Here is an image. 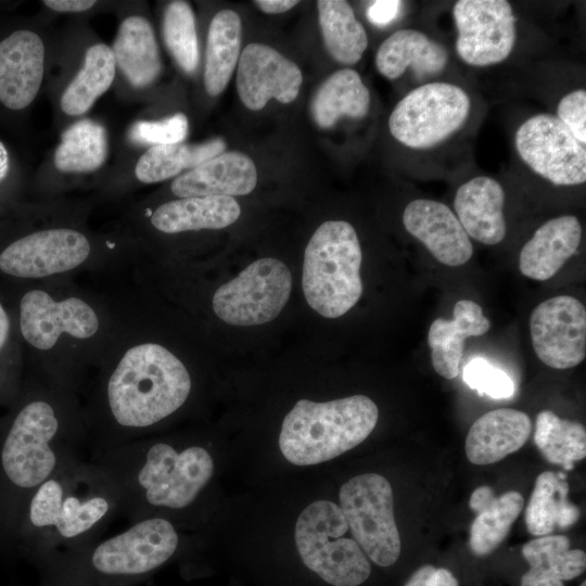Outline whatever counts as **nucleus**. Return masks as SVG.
Listing matches in <instances>:
<instances>
[{"instance_id": "1", "label": "nucleus", "mask_w": 586, "mask_h": 586, "mask_svg": "<svg viewBox=\"0 0 586 586\" xmlns=\"http://www.w3.org/2000/svg\"><path fill=\"white\" fill-rule=\"evenodd\" d=\"M0 420V546H11L18 514L31 493L69 460L84 456L86 432L51 393L17 397Z\"/></svg>"}, {"instance_id": "2", "label": "nucleus", "mask_w": 586, "mask_h": 586, "mask_svg": "<svg viewBox=\"0 0 586 586\" xmlns=\"http://www.w3.org/2000/svg\"><path fill=\"white\" fill-rule=\"evenodd\" d=\"M192 390L183 362L166 347L127 349L99 391L97 412L84 424L90 455L142 438L177 412Z\"/></svg>"}, {"instance_id": "3", "label": "nucleus", "mask_w": 586, "mask_h": 586, "mask_svg": "<svg viewBox=\"0 0 586 586\" xmlns=\"http://www.w3.org/2000/svg\"><path fill=\"white\" fill-rule=\"evenodd\" d=\"M119 515V495L107 471L85 456L63 464L25 501L11 546L51 557L102 536Z\"/></svg>"}, {"instance_id": "4", "label": "nucleus", "mask_w": 586, "mask_h": 586, "mask_svg": "<svg viewBox=\"0 0 586 586\" xmlns=\"http://www.w3.org/2000/svg\"><path fill=\"white\" fill-rule=\"evenodd\" d=\"M113 479L129 523L189 510L207 488L215 461L207 447L136 440L89 456Z\"/></svg>"}, {"instance_id": "5", "label": "nucleus", "mask_w": 586, "mask_h": 586, "mask_svg": "<svg viewBox=\"0 0 586 586\" xmlns=\"http://www.w3.org/2000/svg\"><path fill=\"white\" fill-rule=\"evenodd\" d=\"M378 418L375 403L365 395L323 403L300 399L283 419L279 447L293 464H318L362 443Z\"/></svg>"}, {"instance_id": "6", "label": "nucleus", "mask_w": 586, "mask_h": 586, "mask_svg": "<svg viewBox=\"0 0 586 586\" xmlns=\"http://www.w3.org/2000/svg\"><path fill=\"white\" fill-rule=\"evenodd\" d=\"M362 253L354 227L328 220L305 249L302 286L308 305L326 318L346 314L362 294Z\"/></svg>"}, {"instance_id": "7", "label": "nucleus", "mask_w": 586, "mask_h": 586, "mask_svg": "<svg viewBox=\"0 0 586 586\" xmlns=\"http://www.w3.org/2000/svg\"><path fill=\"white\" fill-rule=\"evenodd\" d=\"M101 538V537H100ZM55 553L88 574L105 579H128L144 575L166 563L180 546V534L165 518H146L105 539Z\"/></svg>"}, {"instance_id": "8", "label": "nucleus", "mask_w": 586, "mask_h": 586, "mask_svg": "<svg viewBox=\"0 0 586 586\" xmlns=\"http://www.w3.org/2000/svg\"><path fill=\"white\" fill-rule=\"evenodd\" d=\"M340 507L316 500L298 515L294 540L303 563L332 586H359L371 573L368 557L353 539Z\"/></svg>"}, {"instance_id": "9", "label": "nucleus", "mask_w": 586, "mask_h": 586, "mask_svg": "<svg viewBox=\"0 0 586 586\" xmlns=\"http://www.w3.org/2000/svg\"><path fill=\"white\" fill-rule=\"evenodd\" d=\"M339 500L353 539L368 559L380 566L394 564L402 543L390 482L377 473L356 475L342 485Z\"/></svg>"}, {"instance_id": "10", "label": "nucleus", "mask_w": 586, "mask_h": 586, "mask_svg": "<svg viewBox=\"0 0 586 586\" xmlns=\"http://www.w3.org/2000/svg\"><path fill=\"white\" fill-rule=\"evenodd\" d=\"M471 109L468 93L449 82L424 84L406 94L388 118L392 136L411 149H430L466 123Z\"/></svg>"}, {"instance_id": "11", "label": "nucleus", "mask_w": 586, "mask_h": 586, "mask_svg": "<svg viewBox=\"0 0 586 586\" xmlns=\"http://www.w3.org/2000/svg\"><path fill=\"white\" fill-rule=\"evenodd\" d=\"M291 290L292 276L286 265L279 259L264 257L216 290L213 309L229 324H263L278 317Z\"/></svg>"}, {"instance_id": "12", "label": "nucleus", "mask_w": 586, "mask_h": 586, "mask_svg": "<svg viewBox=\"0 0 586 586\" xmlns=\"http://www.w3.org/2000/svg\"><path fill=\"white\" fill-rule=\"evenodd\" d=\"M515 149L537 175L557 186L586 180V149L555 115L537 114L517 130Z\"/></svg>"}, {"instance_id": "13", "label": "nucleus", "mask_w": 586, "mask_h": 586, "mask_svg": "<svg viewBox=\"0 0 586 586\" xmlns=\"http://www.w3.org/2000/svg\"><path fill=\"white\" fill-rule=\"evenodd\" d=\"M456 51L467 64L484 67L505 61L515 42V18L506 0H460L453 8Z\"/></svg>"}, {"instance_id": "14", "label": "nucleus", "mask_w": 586, "mask_h": 586, "mask_svg": "<svg viewBox=\"0 0 586 586\" xmlns=\"http://www.w3.org/2000/svg\"><path fill=\"white\" fill-rule=\"evenodd\" d=\"M530 332L537 357L553 369H569L586 357V309L570 295L538 304L530 317Z\"/></svg>"}, {"instance_id": "15", "label": "nucleus", "mask_w": 586, "mask_h": 586, "mask_svg": "<svg viewBox=\"0 0 586 586\" xmlns=\"http://www.w3.org/2000/svg\"><path fill=\"white\" fill-rule=\"evenodd\" d=\"M90 254L80 232L60 228L37 231L12 242L0 253V270L16 278H41L72 270Z\"/></svg>"}, {"instance_id": "16", "label": "nucleus", "mask_w": 586, "mask_h": 586, "mask_svg": "<svg viewBox=\"0 0 586 586\" xmlns=\"http://www.w3.org/2000/svg\"><path fill=\"white\" fill-rule=\"evenodd\" d=\"M93 308L78 297L54 301L42 290H31L20 302V329L25 341L40 351L52 348L61 334L89 339L99 330Z\"/></svg>"}, {"instance_id": "17", "label": "nucleus", "mask_w": 586, "mask_h": 586, "mask_svg": "<svg viewBox=\"0 0 586 586\" xmlns=\"http://www.w3.org/2000/svg\"><path fill=\"white\" fill-rule=\"evenodd\" d=\"M303 81L300 67L273 48L247 44L239 58L237 90L250 110H262L270 99L291 103Z\"/></svg>"}, {"instance_id": "18", "label": "nucleus", "mask_w": 586, "mask_h": 586, "mask_svg": "<svg viewBox=\"0 0 586 586\" xmlns=\"http://www.w3.org/2000/svg\"><path fill=\"white\" fill-rule=\"evenodd\" d=\"M406 230L447 266H461L472 256L473 246L456 214L437 201L417 199L405 207Z\"/></svg>"}, {"instance_id": "19", "label": "nucleus", "mask_w": 586, "mask_h": 586, "mask_svg": "<svg viewBox=\"0 0 586 586\" xmlns=\"http://www.w3.org/2000/svg\"><path fill=\"white\" fill-rule=\"evenodd\" d=\"M44 46L31 30H16L0 42V101L21 110L29 105L40 88Z\"/></svg>"}, {"instance_id": "20", "label": "nucleus", "mask_w": 586, "mask_h": 586, "mask_svg": "<svg viewBox=\"0 0 586 586\" xmlns=\"http://www.w3.org/2000/svg\"><path fill=\"white\" fill-rule=\"evenodd\" d=\"M256 183V166L247 155L224 152L177 177L171 192L180 198L245 195Z\"/></svg>"}, {"instance_id": "21", "label": "nucleus", "mask_w": 586, "mask_h": 586, "mask_svg": "<svg viewBox=\"0 0 586 586\" xmlns=\"http://www.w3.org/2000/svg\"><path fill=\"white\" fill-rule=\"evenodd\" d=\"M504 206L505 191L488 176L462 183L454 199L456 216L467 234L487 245H495L506 237Z\"/></svg>"}, {"instance_id": "22", "label": "nucleus", "mask_w": 586, "mask_h": 586, "mask_svg": "<svg viewBox=\"0 0 586 586\" xmlns=\"http://www.w3.org/2000/svg\"><path fill=\"white\" fill-rule=\"evenodd\" d=\"M532 432L530 417L512 408H499L481 416L466 438V455L473 464L497 462L519 450Z\"/></svg>"}, {"instance_id": "23", "label": "nucleus", "mask_w": 586, "mask_h": 586, "mask_svg": "<svg viewBox=\"0 0 586 586\" xmlns=\"http://www.w3.org/2000/svg\"><path fill=\"white\" fill-rule=\"evenodd\" d=\"M581 240L582 226L575 216L547 220L521 249L520 271L533 280L550 279L573 256Z\"/></svg>"}, {"instance_id": "24", "label": "nucleus", "mask_w": 586, "mask_h": 586, "mask_svg": "<svg viewBox=\"0 0 586 586\" xmlns=\"http://www.w3.org/2000/svg\"><path fill=\"white\" fill-rule=\"evenodd\" d=\"M489 328V320L477 303L471 300L458 301L451 320L437 318L429 329L428 344L434 370L445 379H455L459 373L466 339L481 336Z\"/></svg>"}, {"instance_id": "25", "label": "nucleus", "mask_w": 586, "mask_h": 586, "mask_svg": "<svg viewBox=\"0 0 586 586\" xmlns=\"http://www.w3.org/2000/svg\"><path fill=\"white\" fill-rule=\"evenodd\" d=\"M448 61L446 49L416 29L393 33L379 47L375 66L387 79H397L408 67L420 78L440 74Z\"/></svg>"}, {"instance_id": "26", "label": "nucleus", "mask_w": 586, "mask_h": 586, "mask_svg": "<svg viewBox=\"0 0 586 586\" xmlns=\"http://www.w3.org/2000/svg\"><path fill=\"white\" fill-rule=\"evenodd\" d=\"M469 507L476 513L470 527L469 547L475 556L484 557L507 537L523 510L524 499L515 491L496 497L489 486L482 485L471 494Z\"/></svg>"}, {"instance_id": "27", "label": "nucleus", "mask_w": 586, "mask_h": 586, "mask_svg": "<svg viewBox=\"0 0 586 586\" xmlns=\"http://www.w3.org/2000/svg\"><path fill=\"white\" fill-rule=\"evenodd\" d=\"M241 208L232 196L181 198L162 204L151 215L152 225L165 233L221 229L233 224Z\"/></svg>"}, {"instance_id": "28", "label": "nucleus", "mask_w": 586, "mask_h": 586, "mask_svg": "<svg viewBox=\"0 0 586 586\" xmlns=\"http://www.w3.org/2000/svg\"><path fill=\"white\" fill-rule=\"evenodd\" d=\"M563 535H546L531 539L522 547L530 569L520 586H564V581L579 576L586 568V555L571 549Z\"/></svg>"}, {"instance_id": "29", "label": "nucleus", "mask_w": 586, "mask_h": 586, "mask_svg": "<svg viewBox=\"0 0 586 586\" xmlns=\"http://www.w3.org/2000/svg\"><path fill=\"white\" fill-rule=\"evenodd\" d=\"M115 63L137 88L151 85L160 75L162 63L153 28L139 15L125 18L111 48Z\"/></svg>"}, {"instance_id": "30", "label": "nucleus", "mask_w": 586, "mask_h": 586, "mask_svg": "<svg viewBox=\"0 0 586 586\" xmlns=\"http://www.w3.org/2000/svg\"><path fill=\"white\" fill-rule=\"evenodd\" d=\"M370 106V92L359 74L342 68L329 76L313 97L310 113L320 128L332 127L341 117L362 118Z\"/></svg>"}, {"instance_id": "31", "label": "nucleus", "mask_w": 586, "mask_h": 586, "mask_svg": "<svg viewBox=\"0 0 586 586\" xmlns=\"http://www.w3.org/2000/svg\"><path fill=\"white\" fill-rule=\"evenodd\" d=\"M565 477L563 472L552 471L537 475L525 510V524L532 535H549L556 528L572 526L579 519V509L568 500Z\"/></svg>"}, {"instance_id": "32", "label": "nucleus", "mask_w": 586, "mask_h": 586, "mask_svg": "<svg viewBox=\"0 0 586 586\" xmlns=\"http://www.w3.org/2000/svg\"><path fill=\"white\" fill-rule=\"evenodd\" d=\"M241 18L232 10L219 11L208 28L204 86L209 95H218L227 87L240 58Z\"/></svg>"}, {"instance_id": "33", "label": "nucleus", "mask_w": 586, "mask_h": 586, "mask_svg": "<svg viewBox=\"0 0 586 586\" xmlns=\"http://www.w3.org/2000/svg\"><path fill=\"white\" fill-rule=\"evenodd\" d=\"M317 7L329 54L339 63L356 64L368 47V37L352 7L343 0H320Z\"/></svg>"}, {"instance_id": "34", "label": "nucleus", "mask_w": 586, "mask_h": 586, "mask_svg": "<svg viewBox=\"0 0 586 586\" xmlns=\"http://www.w3.org/2000/svg\"><path fill=\"white\" fill-rule=\"evenodd\" d=\"M226 143L215 138L200 144L175 143L151 146L137 162L135 173L144 183H154L177 176L183 169L224 153Z\"/></svg>"}, {"instance_id": "35", "label": "nucleus", "mask_w": 586, "mask_h": 586, "mask_svg": "<svg viewBox=\"0 0 586 586\" xmlns=\"http://www.w3.org/2000/svg\"><path fill=\"white\" fill-rule=\"evenodd\" d=\"M116 63L112 49L104 43L88 48L85 62L76 77L64 90L61 107L67 115H81L113 82Z\"/></svg>"}, {"instance_id": "36", "label": "nucleus", "mask_w": 586, "mask_h": 586, "mask_svg": "<svg viewBox=\"0 0 586 586\" xmlns=\"http://www.w3.org/2000/svg\"><path fill=\"white\" fill-rule=\"evenodd\" d=\"M109 151L105 128L91 119L69 126L54 153V165L63 173H90L103 165Z\"/></svg>"}, {"instance_id": "37", "label": "nucleus", "mask_w": 586, "mask_h": 586, "mask_svg": "<svg viewBox=\"0 0 586 586\" xmlns=\"http://www.w3.org/2000/svg\"><path fill=\"white\" fill-rule=\"evenodd\" d=\"M534 442L547 461L566 470L586 457L585 426L561 419L550 410L537 415Z\"/></svg>"}, {"instance_id": "38", "label": "nucleus", "mask_w": 586, "mask_h": 586, "mask_svg": "<svg viewBox=\"0 0 586 586\" xmlns=\"http://www.w3.org/2000/svg\"><path fill=\"white\" fill-rule=\"evenodd\" d=\"M163 37L171 56L180 68L191 74L199 64L195 18L186 1H171L163 17Z\"/></svg>"}, {"instance_id": "39", "label": "nucleus", "mask_w": 586, "mask_h": 586, "mask_svg": "<svg viewBox=\"0 0 586 586\" xmlns=\"http://www.w3.org/2000/svg\"><path fill=\"white\" fill-rule=\"evenodd\" d=\"M188 118L182 113L161 120H139L135 123L128 137L132 142L145 145H166L180 143L188 133Z\"/></svg>"}, {"instance_id": "40", "label": "nucleus", "mask_w": 586, "mask_h": 586, "mask_svg": "<svg viewBox=\"0 0 586 586\" xmlns=\"http://www.w3.org/2000/svg\"><path fill=\"white\" fill-rule=\"evenodd\" d=\"M464 382L480 395L495 399L509 398L514 393L511 378L483 358L469 361L462 373Z\"/></svg>"}, {"instance_id": "41", "label": "nucleus", "mask_w": 586, "mask_h": 586, "mask_svg": "<svg viewBox=\"0 0 586 586\" xmlns=\"http://www.w3.org/2000/svg\"><path fill=\"white\" fill-rule=\"evenodd\" d=\"M557 117L583 144L586 143V91L576 89L566 93L559 102Z\"/></svg>"}, {"instance_id": "42", "label": "nucleus", "mask_w": 586, "mask_h": 586, "mask_svg": "<svg viewBox=\"0 0 586 586\" xmlns=\"http://www.w3.org/2000/svg\"><path fill=\"white\" fill-rule=\"evenodd\" d=\"M404 586H459V583L449 570L426 564L419 568Z\"/></svg>"}, {"instance_id": "43", "label": "nucleus", "mask_w": 586, "mask_h": 586, "mask_svg": "<svg viewBox=\"0 0 586 586\" xmlns=\"http://www.w3.org/2000/svg\"><path fill=\"white\" fill-rule=\"evenodd\" d=\"M403 2L398 0H377L367 9V18L378 27L391 24L399 14Z\"/></svg>"}, {"instance_id": "44", "label": "nucleus", "mask_w": 586, "mask_h": 586, "mask_svg": "<svg viewBox=\"0 0 586 586\" xmlns=\"http://www.w3.org/2000/svg\"><path fill=\"white\" fill-rule=\"evenodd\" d=\"M43 3L53 11L58 12H82L95 3L91 0H46Z\"/></svg>"}, {"instance_id": "45", "label": "nucleus", "mask_w": 586, "mask_h": 586, "mask_svg": "<svg viewBox=\"0 0 586 586\" xmlns=\"http://www.w3.org/2000/svg\"><path fill=\"white\" fill-rule=\"evenodd\" d=\"M254 3L265 13H283L295 7L298 1L295 0H258Z\"/></svg>"}, {"instance_id": "46", "label": "nucleus", "mask_w": 586, "mask_h": 586, "mask_svg": "<svg viewBox=\"0 0 586 586\" xmlns=\"http://www.w3.org/2000/svg\"><path fill=\"white\" fill-rule=\"evenodd\" d=\"M11 322L9 315L0 302V351L5 345L10 334Z\"/></svg>"}, {"instance_id": "47", "label": "nucleus", "mask_w": 586, "mask_h": 586, "mask_svg": "<svg viewBox=\"0 0 586 586\" xmlns=\"http://www.w3.org/2000/svg\"><path fill=\"white\" fill-rule=\"evenodd\" d=\"M9 154L4 144L0 141V181H2L9 171Z\"/></svg>"}, {"instance_id": "48", "label": "nucleus", "mask_w": 586, "mask_h": 586, "mask_svg": "<svg viewBox=\"0 0 586 586\" xmlns=\"http://www.w3.org/2000/svg\"><path fill=\"white\" fill-rule=\"evenodd\" d=\"M579 586H586V582L584 581Z\"/></svg>"}]
</instances>
